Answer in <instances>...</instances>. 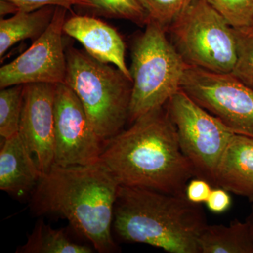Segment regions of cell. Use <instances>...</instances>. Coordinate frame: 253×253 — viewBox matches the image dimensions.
Segmentation results:
<instances>
[{
  "label": "cell",
  "mask_w": 253,
  "mask_h": 253,
  "mask_svg": "<svg viewBox=\"0 0 253 253\" xmlns=\"http://www.w3.org/2000/svg\"><path fill=\"white\" fill-rule=\"evenodd\" d=\"M99 161L120 186L185 195L188 182L195 177L166 105L106 141Z\"/></svg>",
  "instance_id": "6da1fadb"
},
{
  "label": "cell",
  "mask_w": 253,
  "mask_h": 253,
  "mask_svg": "<svg viewBox=\"0 0 253 253\" xmlns=\"http://www.w3.org/2000/svg\"><path fill=\"white\" fill-rule=\"evenodd\" d=\"M119 186L101 161L86 166L54 164L32 192L31 211L36 216L67 219L96 251L116 252L111 228Z\"/></svg>",
  "instance_id": "7a4b0ae2"
},
{
  "label": "cell",
  "mask_w": 253,
  "mask_h": 253,
  "mask_svg": "<svg viewBox=\"0 0 253 253\" xmlns=\"http://www.w3.org/2000/svg\"><path fill=\"white\" fill-rule=\"evenodd\" d=\"M207 225L202 208L185 195L119 186L113 226L126 242L170 253H200L199 236Z\"/></svg>",
  "instance_id": "3957f363"
},
{
  "label": "cell",
  "mask_w": 253,
  "mask_h": 253,
  "mask_svg": "<svg viewBox=\"0 0 253 253\" xmlns=\"http://www.w3.org/2000/svg\"><path fill=\"white\" fill-rule=\"evenodd\" d=\"M64 83L84 107L103 142L123 130L129 117L132 81L118 68L101 63L74 48L66 51Z\"/></svg>",
  "instance_id": "277c9868"
},
{
  "label": "cell",
  "mask_w": 253,
  "mask_h": 253,
  "mask_svg": "<svg viewBox=\"0 0 253 253\" xmlns=\"http://www.w3.org/2000/svg\"><path fill=\"white\" fill-rule=\"evenodd\" d=\"M158 23L149 22L131 51L132 90L128 122L163 107L180 89L188 65Z\"/></svg>",
  "instance_id": "5b68a950"
},
{
  "label": "cell",
  "mask_w": 253,
  "mask_h": 253,
  "mask_svg": "<svg viewBox=\"0 0 253 253\" xmlns=\"http://www.w3.org/2000/svg\"><path fill=\"white\" fill-rule=\"evenodd\" d=\"M168 31L186 64L215 73L233 71L237 59L235 30L206 0H195Z\"/></svg>",
  "instance_id": "8992f818"
},
{
  "label": "cell",
  "mask_w": 253,
  "mask_h": 253,
  "mask_svg": "<svg viewBox=\"0 0 253 253\" xmlns=\"http://www.w3.org/2000/svg\"><path fill=\"white\" fill-rule=\"evenodd\" d=\"M166 106L195 177L208 181L214 187L218 163L235 133L181 89Z\"/></svg>",
  "instance_id": "52a82bcc"
},
{
  "label": "cell",
  "mask_w": 253,
  "mask_h": 253,
  "mask_svg": "<svg viewBox=\"0 0 253 253\" xmlns=\"http://www.w3.org/2000/svg\"><path fill=\"white\" fill-rule=\"evenodd\" d=\"M180 89L233 132L253 138V89L231 73L188 65Z\"/></svg>",
  "instance_id": "ba28073f"
},
{
  "label": "cell",
  "mask_w": 253,
  "mask_h": 253,
  "mask_svg": "<svg viewBox=\"0 0 253 253\" xmlns=\"http://www.w3.org/2000/svg\"><path fill=\"white\" fill-rule=\"evenodd\" d=\"M67 10L56 7L46 31L25 52L0 68L1 89L18 84L64 83L67 61L63 33Z\"/></svg>",
  "instance_id": "9c48e42d"
},
{
  "label": "cell",
  "mask_w": 253,
  "mask_h": 253,
  "mask_svg": "<svg viewBox=\"0 0 253 253\" xmlns=\"http://www.w3.org/2000/svg\"><path fill=\"white\" fill-rule=\"evenodd\" d=\"M104 143L99 139L77 95L65 83L55 93V164L86 166L99 162Z\"/></svg>",
  "instance_id": "30bf717a"
},
{
  "label": "cell",
  "mask_w": 253,
  "mask_h": 253,
  "mask_svg": "<svg viewBox=\"0 0 253 253\" xmlns=\"http://www.w3.org/2000/svg\"><path fill=\"white\" fill-rule=\"evenodd\" d=\"M56 84H24L19 131L36 157L42 173L55 164V93Z\"/></svg>",
  "instance_id": "8fae6325"
},
{
  "label": "cell",
  "mask_w": 253,
  "mask_h": 253,
  "mask_svg": "<svg viewBox=\"0 0 253 253\" xmlns=\"http://www.w3.org/2000/svg\"><path fill=\"white\" fill-rule=\"evenodd\" d=\"M63 33L79 42L91 57L112 63L131 81L125 59L126 46L114 28L97 18L74 15L65 21Z\"/></svg>",
  "instance_id": "7c38bea8"
},
{
  "label": "cell",
  "mask_w": 253,
  "mask_h": 253,
  "mask_svg": "<svg viewBox=\"0 0 253 253\" xmlns=\"http://www.w3.org/2000/svg\"><path fill=\"white\" fill-rule=\"evenodd\" d=\"M20 133L4 139L0 151V189L16 197L32 194L42 173Z\"/></svg>",
  "instance_id": "4fadbf2b"
},
{
  "label": "cell",
  "mask_w": 253,
  "mask_h": 253,
  "mask_svg": "<svg viewBox=\"0 0 253 253\" xmlns=\"http://www.w3.org/2000/svg\"><path fill=\"white\" fill-rule=\"evenodd\" d=\"M214 187H221L253 201V138L234 134L214 174Z\"/></svg>",
  "instance_id": "5bb4252c"
},
{
  "label": "cell",
  "mask_w": 253,
  "mask_h": 253,
  "mask_svg": "<svg viewBox=\"0 0 253 253\" xmlns=\"http://www.w3.org/2000/svg\"><path fill=\"white\" fill-rule=\"evenodd\" d=\"M56 6H45L26 12L19 11L11 18L0 20V57L16 43L26 39L33 41L46 31L52 21Z\"/></svg>",
  "instance_id": "9a60e30c"
},
{
  "label": "cell",
  "mask_w": 253,
  "mask_h": 253,
  "mask_svg": "<svg viewBox=\"0 0 253 253\" xmlns=\"http://www.w3.org/2000/svg\"><path fill=\"white\" fill-rule=\"evenodd\" d=\"M200 253H253L249 224L235 220L230 225H208L199 236Z\"/></svg>",
  "instance_id": "2e32d148"
},
{
  "label": "cell",
  "mask_w": 253,
  "mask_h": 253,
  "mask_svg": "<svg viewBox=\"0 0 253 253\" xmlns=\"http://www.w3.org/2000/svg\"><path fill=\"white\" fill-rule=\"evenodd\" d=\"M18 253H91L90 246L72 241L64 229H54L42 219L36 223L27 242L20 246Z\"/></svg>",
  "instance_id": "e0dca14e"
},
{
  "label": "cell",
  "mask_w": 253,
  "mask_h": 253,
  "mask_svg": "<svg viewBox=\"0 0 253 253\" xmlns=\"http://www.w3.org/2000/svg\"><path fill=\"white\" fill-rule=\"evenodd\" d=\"M24 85L3 88L0 91V136L9 139L19 131Z\"/></svg>",
  "instance_id": "ac0fdd59"
},
{
  "label": "cell",
  "mask_w": 253,
  "mask_h": 253,
  "mask_svg": "<svg viewBox=\"0 0 253 253\" xmlns=\"http://www.w3.org/2000/svg\"><path fill=\"white\" fill-rule=\"evenodd\" d=\"M89 7L110 17L128 20L139 26L149 23L147 13L140 0H86Z\"/></svg>",
  "instance_id": "d6986e66"
},
{
  "label": "cell",
  "mask_w": 253,
  "mask_h": 253,
  "mask_svg": "<svg viewBox=\"0 0 253 253\" xmlns=\"http://www.w3.org/2000/svg\"><path fill=\"white\" fill-rule=\"evenodd\" d=\"M195 0H140L149 22L158 23L166 31Z\"/></svg>",
  "instance_id": "ffe728a7"
},
{
  "label": "cell",
  "mask_w": 253,
  "mask_h": 253,
  "mask_svg": "<svg viewBox=\"0 0 253 253\" xmlns=\"http://www.w3.org/2000/svg\"><path fill=\"white\" fill-rule=\"evenodd\" d=\"M235 30L237 41V59L231 74L253 89V33Z\"/></svg>",
  "instance_id": "44dd1931"
},
{
  "label": "cell",
  "mask_w": 253,
  "mask_h": 253,
  "mask_svg": "<svg viewBox=\"0 0 253 253\" xmlns=\"http://www.w3.org/2000/svg\"><path fill=\"white\" fill-rule=\"evenodd\" d=\"M234 29H247L253 21V0H206Z\"/></svg>",
  "instance_id": "7402d4cb"
},
{
  "label": "cell",
  "mask_w": 253,
  "mask_h": 253,
  "mask_svg": "<svg viewBox=\"0 0 253 253\" xmlns=\"http://www.w3.org/2000/svg\"><path fill=\"white\" fill-rule=\"evenodd\" d=\"M14 3L18 8L19 11L31 12L36 10L45 7V6H59L71 10L73 6H86L89 7V4L86 0H9Z\"/></svg>",
  "instance_id": "603a6c76"
},
{
  "label": "cell",
  "mask_w": 253,
  "mask_h": 253,
  "mask_svg": "<svg viewBox=\"0 0 253 253\" xmlns=\"http://www.w3.org/2000/svg\"><path fill=\"white\" fill-rule=\"evenodd\" d=\"M212 189V184L208 181L194 177L186 185L185 196L186 199L193 204H203L207 201Z\"/></svg>",
  "instance_id": "cb8c5ba5"
},
{
  "label": "cell",
  "mask_w": 253,
  "mask_h": 253,
  "mask_svg": "<svg viewBox=\"0 0 253 253\" xmlns=\"http://www.w3.org/2000/svg\"><path fill=\"white\" fill-rule=\"evenodd\" d=\"M206 204L211 212L220 214L226 212L230 208L231 197L227 190L221 187H214Z\"/></svg>",
  "instance_id": "d4e9b609"
},
{
  "label": "cell",
  "mask_w": 253,
  "mask_h": 253,
  "mask_svg": "<svg viewBox=\"0 0 253 253\" xmlns=\"http://www.w3.org/2000/svg\"><path fill=\"white\" fill-rule=\"evenodd\" d=\"M19 11L17 6L9 1V0H0V15L1 18L4 17L6 15L10 14H16Z\"/></svg>",
  "instance_id": "484cf974"
},
{
  "label": "cell",
  "mask_w": 253,
  "mask_h": 253,
  "mask_svg": "<svg viewBox=\"0 0 253 253\" xmlns=\"http://www.w3.org/2000/svg\"><path fill=\"white\" fill-rule=\"evenodd\" d=\"M246 222L248 223L249 226L250 233H251V238H252L253 242V205L252 208H251V213L246 219Z\"/></svg>",
  "instance_id": "4316f807"
},
{
  "label": "cell",
  "mask_w": 253,
  "mask_h": 253,
  "mask_svg": "<svg viewBox=\"0 0 253 253\" xmlns=\"http://www.w3.org/2000/svg\"><path fill=\"white\" fill-rule=\"evenodd\" d=\"M246 30H248V31L253 32V21L252 23H251V26H250V27L249 28H247V29H246Z\"/></svg>",
  "instance_id": "83f0119b"
}]
</instances>
